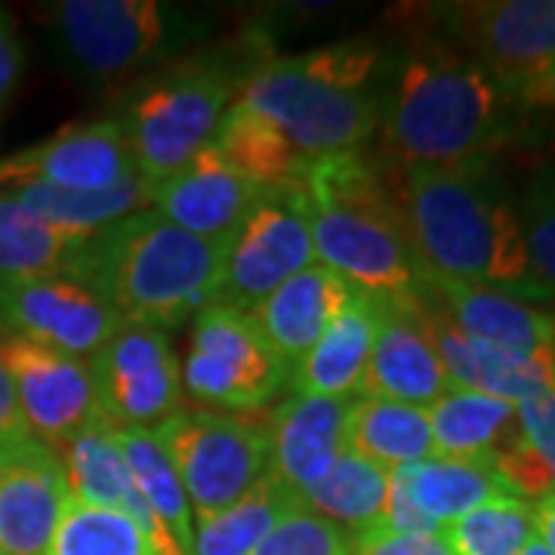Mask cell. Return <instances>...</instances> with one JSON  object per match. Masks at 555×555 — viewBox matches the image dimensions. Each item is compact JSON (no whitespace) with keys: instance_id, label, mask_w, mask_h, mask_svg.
Instances as JSON below:
<instances>
[{"instance_id":"obj_1","label":"cell","mask_w":555,"mask_h":555,"mask_svg":"<svg viewBox=\"0 0 555 555\" xmlns=\"http://www.w3.org/2000/svg\"><path fill=\"white\" fill-rule=\"evenodd\" d=\"M516 102L448 40L429 38L379 90V167H454L494 158L516 133Z\"/></svg>"},{"instance_id":"obj_2","label":"cell","mask_w":555,"mask_h":555,"mask_svg":"<svg viewBox=\"0 0 555 555\" xmlns=\"http://www.w3.org/2000/svg\"><path fill=\"white\" fill-rule=\"evenodd\" d=\"M401 229L423 281H456L521 299L528 257L516 198L494 158L392 173Z\"/></svg>"},{"instance_id":"obj_3","label":"cell","mask_w":555,"mask_h":555,"mask_svg":"<svg viewBox=\"0 0 555 555\" xmlns=\"http://www.w3.org/2000/svg\"><path fill=\"white\" fill-rule=\"evenodd\" d=\"M225 244L195 238L158 217L139 210L80 241L65 278H75L124 324L170 331L217 302Z\"/></svg>"},{"instance_id":"obj_4","label":"cell","mask_w":555,"mask_h":555,"mask_svg":"<svg viewBox=\"0 0 555 555\" xmlns=\"http://www.w3.org/2000/svg\"><path fill=\"white\" fill-rule=\"evenodd\" d=\"M318 266L379 299L414 297L423 284L401 229L396 192L379 160L343 152L309 164L299 182Z\"/></svg>"},{"instance_id":"obj_5","label":"cell","mask_w":555,"mask_h":555,"mask_svg":"<svg viewBox=\"0 0 555 555\" xmlns=\"http://www.w3.org/2000/svg\"><path fill=\"white\" fill-rule=\"evenodd\" d=\"M377 68L374 43L339 40L302 56L257 65L238 102L272 120L306 160L361 152L377 137Z\"/></svg>"},{"instance_id":"obj_6","label":"cell","mask_w":555,"mask_h":555,"mask_svg":"<svg viewBox=\"0 0 555 555\" xmlns=\"http://www.w3.org/2000/svg\"><path fill=\"white\" fill-rule=\"evenodd\" d=\"M244 80L225 62L195 60L142 87L118 118L139 179L155 189L201 155L217 137Z\"/></svg>"},{"instance_id":"obj_7","label":"cell","mask_w":555,"mask_h":555,"mask_svg":"<svg viewBox=\"0 0 555 555\" xmlns=\"http://www.w3.org/2000/svg\"><path fill=\"white\" fill-rule=\"evenodd\" d=\"M198 518L229 509L269 473V429L254 414L179 408L155 429Z\"/></svg>"},{"instance_id":"obj_8","label":"cell","mask_w":555,"mask_h":555,"mask_svg":"<svg viewBox=\"0 0 555 555\" xmlns=\"http://www.w3.org/2000/svg\"><path fill=\"white\" fill-rule=\"evenodd\" d=\"M179 374L189 396L222 414H259L291 386V367L250 312L222 302H210L195 315Z\"/></svg>"},{"instance_id":"obj_9","label":"cell","mask_w":555,"mask_h":555,"mask_svg":"<svg viewBox=\"0 0 555 555\" xmlns=\"http://www.w3.org/2000/svg\"><path fill=\"white\" fill-rule=\"evenodd\" d=\"M309 266H315V250L302 189H259L225 244L217 302L254 312L287 278Z\"/></svg>"},{"instance_id":"obj_10","label":"cell","mask_w":555,"mask_h":555,"mask_svg":"<svg viewBox=\"0 0 555 555\" xmlns=\"http://www.w3.org/2000/svg\"><path fill=\"white\" fill-rule=\"evenodd\" d=\"M441 22V40L481 65L516 108L555 65V0L451 3Z\"/></svg>"},{"instance_id":"obj_11","label":"cell","mask_w":555,"mask_h":555,"mask_svg":"<svg viewBox=\"0 0 555 555\" xmlns=\"http://www.w3.org/2000/svg\"><path fill=\"white\" fill-rule=\"evenodd\" d=\"M50 22L62 56L93 80L127 78L170 47V16L155 0H65Z\"/></svg>"},{"instance_id":"obj_12","label":"cell","mask_w":555,"mask_h":555,"mask_svg":"<svg viewBox=\"0 0 555 555\" xmlns=\"http://www.w3.org/2000/svg\"><path fill=\"white\" fill-rule=\"evenodd\" d=\"M90 361L100 411L115 429L155 433L182 404V374L170 337L124 324Z\"/></svg>"},{"instance_id":"obj_13","label":"cell","mask_w":555,"mask_h":555,"mask_svg":"<svg viewBox=\"0 0 555 555\" xmlns=\"http://www.w3.org/2000/svg\"><path fill=\"white\" fill-rule=\"evenodd\" d=\"M0 364L13 379L22 416L31 438L62 454L75 438L105 420L87 358L65 356L35 339L7 334L0 339Z\"/></svg>"},{"instance_id":"obj_14","label":"cell","mask_w":555,"mask_h":555,"mask_svg":"<svg viewBox=\"0 0 555 555\" xmlns=\"http://www.w3.org/2000/svg\"><path fill=\"white\" fill-rule=\"evenodd\" d=\"M0 321L16 337L75 358H93L124 327L108 302L65 275L0 281Z\"/></svg>"},{"instance_id":"obj_15","label":"cell","mask_w":555,"mask_h":555,"mask_svg":"<svg viewBox=\"0 0 555 555\" xmlns=\"http://www.w3.org/2000/svg\"><path fill=\"white\" fill-rule=\"evenodd\" d=\"M139 177L118 118L68 124L60 133L0 158V189L53 185L65 192H102Z\"/></svg>"},{"instance_id":"obj_16","label":"cell","mask_w":555,"mask_h":555,"mask_svg":"<svg viewBox=\"0 0 555 555\" xmlns=\"http://www.w3.org/2000/svg\"><path fill=\"white\" fill-rule=\"evenodd\" d=\"M68 500L53 448L31 436L0 444V555H47Z\"/></svg>"},{"instance_id":"obj_17","label":"cell","mask_w":555,"mask_h":555,"mask_svg":"<svg viewBox=\"0 0 555 555\" xmlns=\"http://www.w3.org/2000/svg\"><path fill=\"white\" fill-rule=\"evenodd\" d=\"M448 389L451 379L420 321L416 294L383 299L377 339L358 389L361 398H383L429 411Z\"/></svg>"},{"instance_id":"obj_18","label":"cell","mask_w":555,"mask_h":555,"mask_svg":"<svg viewBox=\"0 0 555 555\" xmlns=\"http://www.w3.org/2000/svg\"><path fill=\"white\" fill-rule=\"evenodd\" d=\"M416 312L454 389H473L521 404L555 386V349L518 358L476 343L441 312V306L423 291V284L416 291Z\"/></svg>"},{"instance_id":"obj_19","label":"cell","mask_w":555,"mask_h":555,"mask_svg":"<svg viewBox=\"0 0 555 555\" xmlns=\"http://www.w3.org/2000/svg\"><path fill=\"white\" fill-rule=\"evenodd\" d=\"M257 195V185L219 158L214 145H207L179 173L152 189L149 210L195 238L229 244Z\"/></svg>"},{"instance_id":"obj_20","label":"cell","mask_w":555,"mask_h":555,"mask_svg":"<svg viewBox=\"0 0 555 555\" xmlns=\"http://www.w3.org/2000/svg\"><path fill=\"white\" fill-rule=\"evenodd\" d=\"M346 408L349 401L339 398L294 392L266 420L269 469L299 503L331 476L346 451Z\"/></svg>"},{"instance_id":"obj_21","label":"cell","mask_w":555,"mask_h":555,"mask_svg":"<svg viewBox=\"0 0 555 555\" xmlns=\"http://www.w3.org/2000/svg\"><path fill=\"white\" fill-rule=\"evenodd\" d=\"M423 291L466 337L496 352L531 358L555 349V312L534 302L456 281H423Z\"/></svg>"},{"instance_id":"obj_22","label":"cell","mask_w":555,"mask_h":555,"mask_svg":"<svg viewBox=\"0 0 555 555\" xmlns=\"http://www.w3.org/2000/svg\"><path fill=\"white\" fill-rule=\"evenodd\" d=\"M358 294L361 291H356L337 272L324 266H309L294 278H287L275 294L262 299L250 318L257 321L262 337L269 339V346L294 374V367L331 331V324L356 302Z\"/></svg>"},{"instance_id":"obj_23","label":"cell","mask_w":555,"mask_h":555,"mask_svg":"<svg viewBox=\"0 0 555 555\" xmlns=\"http://www.w3.org/2000/svg\"><path fill=\"white\" fill-rule=\"evenodd\" d=\"M383 318V299L358 294L356 302L331 324V331L309 349L291 374V389L299 396L349 401L364 379Z\"/></svg>"},{"instance_id":"obj_24","label":"cell","mask_w":555,"mask_h":555,"mask_svg":"<svg viewBox=\"0 0 555 555\" xmlns=\"http://www.w3.org/2000/svg\"><path fill=\"white\" fill-rule=\"evenodd\" d=\"M60 456L65 463L72 500L87 503V506H102V509H118L124 516L137 518L142 531L152 540L155 553H158L155 521H152L142 496H139L127 460L120 454L115 426H108L105 420L93 423Z\"/></svg>"},{"instance_id":"obj_25","label":"cell","mask_w":555,"mask_h":555,"mask_svg":"<svg viewBox=\"0 0 555 555\" xmlns=\"http://www.w3.org/2000/svg\"><path fill=\"white\" fill-rule=\"evenodd\" d=\"M346 451L374 463L386 473L436 456L433 426L423 408L358 398L346 408Z\"/></svg>"},{"instance_id":"obj_26","label":"cell","mask_w":555,"mask_h":555,"mask_svg":"<svg viewBox=\"0 0 555 555\" xmlns=\"http://www.w3.org/2000/svg\"><path fill=\"white\" fill-rule=\"evenodd\" d=\"M426 414L436 456L444 460L491 463L496 451L518 433V404L473 389L451 386Z\"/></svg>"},{"instance_id":"obj_27","label":"cell","mask_w":555,"mask_h":555,"mask_svg":"<svg viewBox=\"0 0 555 555\" xmlns=\"http://www.w3.org/2000/svg\"><path fill=\"white\" fill-rule=\"evenodd\" d=\"M232 170H238L257 189H291L299 185L309 164L294 149V142L244 102H232L210 142Z\"/></svg>"},{"instance_id":"obj_28","label":"cell","mask_w":555,"mask_h":555,"mask_svg":"<svg viewBox=\"0 0 555 555\" xmlns=\"http://www.w3.org/2000/svg\"><path fill=\"white\" fill-rule=\"evenodd\" d=\"M0 192L20 201L31 217L75 241L93 238L118 219L152 207V185L139 177L102 192H65L53 185H13Z\"/></svg>"},{"instance_id":"obj_29","label":"cell","mask_w":555,"mask_h":555,"mask_svg":"<svg viewBox=\"0 0 555 555\" xmlns=\"http://www.w3.org/2000/svg\"><path fill=\"white\" fill-rule=\"evenodd\" d=\"M120 454L130 466V476L137 481V491L155 521L158 531V555H189L195 513L189 506V496L179 485L177 473L167 454L160 451L158 438L149 429H115Z\"/></svg>"},{"instance_id":"obj_30","label":"cell","mask_w":555,"mask_h":555,"mask_svg":"<svg viewBox=\"0 0 555 555\" xmlns=\"http://www.w3.org/2000/svg\"><path fill=\"white\" fill-rule=\"evenodd\" d=\"M416 509L444 531L451 521L473 513L491 496L506 494L491 463L429 456L423 463L396 469Z\"/></svg>"},{"instance_id":"obj_31","label":"cell","mask_w":555,"mask_h":555,"mask_svg":"<svg viewBox=\"0 0 555 555\" xmlns=\"http://www.w3.org/2000/svg\"><path fill=\"white\" fill-rule=\"evenodd\" d=\"M297 506V496L269 469L229 509L195 521L189 555H250L259 540Z\"/></svg>"},{"instance_id":"obj_32","label":"cell","mask_w":555,"mask_h":555,"mask_svg":"<svg viewBox=\"0 0 555 555\" xmlns=\"http://www.w3.org/2000/svg\"><path fill=\"white\" fill-rule=\"evenodd\" d=\"M386 494H389V473L361 460L352 451H343L331 476L299 506L346 528L349 534H358L383 518Z\"/></svg>"},{"instance_id":"obj_33","label":"cell","mask_w":555,"mask_h":555,"mask_svg":"<svg viewBox=\"0 0 555 555\" xmlns=\"http://www.w3.org/2000/svg\"><path fill=\"white\" fill-rule=\"evenodd\" d=\"M78 244L0 192V281L65 275Z\"/></svg>"},{"instance_id":"obj_34","label":"cell","mask_w":555,"mask_h":555,"mask_svg":"<svg viewBox=\"0 0 555 555\" xmlns=\"http://www.w3.org/2000/svg\"><path fill=\"white\" fill-rule=\"evenodd\" d=\"M534 537V503L513 494L485 500L441 531L451 555H518Z\"/></svg>"},{"instance_id":"obj_35","label":"cell","mask_w":555,"mask_h":555,"mask_svg":"<svg viewBox=\"0 0 555 555\" xmlns=\"http://www.w3.org/2000/svg\"><path fill=\"white\" fill-rule=\"evenodd\" d=\"M518 225L528 257L525 302H555V160L537 173L516 198Z\"/></svg>"},{"instance_id":"obj_36","label":"cell","mask_w":555,"mask_h":555,"mask_svg":"<svg viewBox=\"0 0 555 555\" xmlns=\"http://www.w3.org/2000/svg\"><path fill=\"white\" fill-rule=\"evenodd\" d=\"M47 555H158L137 518L68 500Z\"/></svg>"},{"instance_id":"obj_37","label":"cell","mask_w":555,"mask_h":555,"mask_svg":"<svg viewBox=\"0 0 555 555\" xmlns=\"http://www.w3.org/2000/svg\"><path fill=\"white\" fill-rule=\"evenodd\" d=\"M250 555H352V534L306 506L291 509Z\"/></svg>"},{"instance_id":"obj_38","label":"cell","mask_w":555,"mask_h":555,"mask_svg":"<svg viewBox=\"0 0 555 555\" xmlns=\"http://www.w3.org/2000/svg\"><path fill=\"white\" fill-rule=\"evenodd\" d=\"M518 433L543 463L555 488V386L518 404Z\"/></svg>"},{"instance_id":"obj_39","label":"cell","mask_w":555,"mask_h":555,"mask_svg":"<svg viewBox=\"0 0 555 555\" xmlns=\"http://www.w3.org/2000/svg\"><path fill=\"white\" fill-rule=\"evenodd\" d=\"M352 555H451V550L441 534H398L377 521L352 534Z\"/></svg>"},{"instance_id":"obj_40","label":"cell","mask_w":555,"mask_h":555,"mask_svg":"<svg viewBox=\"0 0 555 555\" xmlns=\"http://www.w3.org/2000/svg\"><path fill=\"white\" fill-rule=\"evenodd\" d=\"M379 525L389 531H398V534H441L436 521H429L416 509V503L396 473H389V494H386V509H383Z\"/></svg>"},{"instance_id":"obj_41","label":"cell","mask_w":555,"mask_h":555,"mask_svg":"<svg viewBox=\"0 0 555 555\" xmlns=\"http://www.w3.org/2000/svg\"><path fill=\"white\" fill-rule=\"evenodd\" d=\"M22 75V40L13 16L0 7V112L16 93Z\"/></svg>"},{"instance_id":"obj_42","label":"cell","mask_w":555,"mask_h":555,"mask_svg":"<svg viewBox=\"0 0 555 555\" xmlns=\"http://www.w3.org/2000/svg\"><path fill=\"white\" fill-rule=\"evenodd\" d=\"M28 426H25V416H22L20 398L13 389V379L7 374V367L0 364V444H10V441H22L28 438Z\"/></svg>"},{"instance_id":"obj_43","label":"cell","mask_w":555,"mask_h":555,"mask_svg":"<svg viewBox=\"0 0 555 555\" xmlns=\"http://www.w3.org/2000/svg\"><path fill=\"white\" fill-rule=\"evenodd\" d=\"M555 108V65L537 80L534 87L518 102V115L521 112H553Z\"/></svg>"},{"instance_id":"obj_44","label":"cell","mask_w":555,"mask_h":555,"mask_svg":"<svg viewBox=\"0 0 555 555\" xmlns=\"http://www.w3.org/2000/svg\"><path fill=\"white\" fill-rule=\"evenodd\" d=\"M534 525H537V537L553 550L555 555V494L543 496L534 503Z\"/></svg>"},{"instance_id":"obj_45","label":"cell","mask_w":555,"mask_h":555,"mask_svg":"<svg viewBox=\"0 0 555 555\" xmlns=\"http://www.w3.org/2000/svg\"><path fill=\"white\" fill-rule=\"evenodd\" d=\"M518 555H553V550H550L540 537H534V540H531V543H528V546H525Z\"/></svg>"},{"instance_id":"obj_46","label":"cell","mask_w":555,"mask_h":555,"mask_svg":"<svg viewBox=\"0 0 555 555\" xmlns=\"http://www.w3.org/2000/svg\"><path fill=\"white\" fill-rule=\"evenodd\" d=\"M7 337V324H3V321H0V339Z\"/></svg>"}]
</instances>
